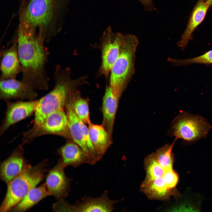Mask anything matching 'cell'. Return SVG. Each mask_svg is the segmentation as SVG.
Listing matches in <instances>:
<instances>
[{
  "mask_svg": "<svg viewBox=\"0 0 212 212\" xmlns=\"http://www.w3.org/2000/svg\"><path fill=\"white\" fill-rule=\"evenodd\" d=\"M208 1L210 4V6L212 5V0H206Z\"/></svg>",
  "mask_w": 212,
  "mask_h": 212,
  "instance_id": "28",
  "label": "cell"
},
{
  "mask_svg": "<svg viewBox=\"0 0 212 212\" xmlns=\"http://www.w3.org/2000/svg\"><path fill=\"white\" fill-rule=\"evenodd\" d=\"M211 126L204 118L198 115L181 112L170 125L168 134L175 139H181L188 142L206 137Z\"/></svg>",
  "mask_w": 212,
  "mask_h": 212,
  "instance_id": "5",
  "label": "cell"
},
{
  "mask_svg": "<svg viewBox=\"0 0 212 212\" xmlns=\"http://www.w3.org/2000/svg\"><path fill=\"white\" fill-rule=\"evenodd\" d=\"M0 80L16 78L22 72L18 55L17 38L9 47L1 49Z\"/></svg>",
  "mask_w": 212,
  "mask_h": 212,
  "instance_id": "14",
  "label": "cell"
},
{
  "mask_svg": "<svg viewBox=\"0 0 212 212\" xmlns=\"http://www.w3.org/2000/svg\"><path fill=\"white\" fill-rule=\"evenodd\" d=\"M141 191L150 199L167 200L173 193L166 185L163 177L145 178L141 186Z\"/></svg>",
  "mask_w": 212,
  "mask_h": 212,
  "instance_id": "19",
  "label": "cell"
},
{
  "mask_svg": "<svg viewBox=\"0 0 212 212\" xmlns=\"http://www.w3.org/2000/svg\"><path fill=\"white\" fill-rule=\"evenodd\" d=\"M6 109L4 117L0 128V135H3L13 124L30 116L35 113L38 100L25 102L19 101L11 102L5 101Z\"/></svg>",
  "mask_w": 212,
  "mask_h": 212,
  "instance_id": "10",
  "label": "cell"
},
{
  "mask_svg": "<svg viewBox=\"0 0 212 212\" xmlns=\"http://www.w3.org/2000/svg\"><path fill=\"white\" fill-rule=\"evenodd\" d=\"M51 0H30L24 15L26 25L34 29L46 25L52 16Z\"/></svg>",
  "mask_w": 212,
  "mask_h": 212,
  "instance_id": "12",
  "label": "cell"
},
{
  "mask_svg": "<svg viewBox=\"0 0 212 212\" xmlns=\"http://www.w3.org/2000/svg\"><path fill=\"white\" fill-rule=\"evenodd\" d=\"M168 61L175 66H185L194 64H212V50H209L200 56L184 59L169 58Z\"/></svg>",
  "mask_w": 212,
  "mask_h": 212,
  "instance_id": "25",
  "label": "cell"
},
{
  "mask_svg": "<svg viewBox=\"0 0 212 212\" xmlns=\"http://www.w3.org/2000/svg\"><path fill=\"white\" fill-rule=\"evenodd\" d=\"M53 135L72 140L69 133L67 114L64 109L48 115L42 123L23 133L22 143H31L35 138L46 135Z\"/></svg>",
  "mask_w": 212,
  "mask_h": 212,
  "instance_id": "6",
  "label": "cell"
},
{
  "mask_svg": "<svg viewBox=\"0 0 212 212\" xmlns=\"http://www.w3.org/2000/svg\"><path fill=\"white\" fill-rule=\"evenodd\" d=\"M48 160L44 159L36 165L28 164L18 175L7 185L0 211H9L18 203L32 189L44 178L48 170Z\"/></svg>",
  "mask_w": 212,
  "mask_h": 212,
  "instance_id": "4",
  "label": "cell"
},
{
  "mask_svg": "<svg viewBox=\"0 0 212 212\" xmlns=\"http://www.w3.org/2000/svg\"><path fill=\"white\" fill-rule=\"evenodd\" d=\"M176 140L171 144L165 145L153 153L158 162L165 170L173 168L174 160L172 150Z\"/></svg>",
  "mask_w": 212,
  "mask_h": 212,
  "instance_id": "23",
  "label": "cell"
},
{
  "mask_svg": "<svg viewBox=\"0 0 212 212\" xmlns=\"http://www.w3.org/2000/svg\"><path fill=\"white\" fill-rule=\"evenodd\" d=\"M124 34L114 33L108 29L104 33L99 44L101 62L97 75H103L107 80L111 69L119 54L120 45Z\"/></svg>",
  "mask_w": 212,
  "mask_h": 212,
  "instance_id": "8",
  "label": "cell"
},
{
  "mask_svg": "<svg viewBox=\"0 0 212 212\" xmlns=\"http://www.w3.org/2000/svg\"><path fill=\"white\" fill-rule=\"evenodd\" d=\"M138 43L134 34H124L119 55L111 69L109 85L112 93L119 100L134 73Z\"/></svg>",
  "mask_w": 212,
  "mask_h": 212,
  "instance_id": "3",
  "label": "cell"
},
{
  "mask_svg": "<svg viewBox=\"0 0 212 212\" xmlns=\"http://www.w3.org/2000/svg\"><path fill=\"white\" fill-rule=\"evenodd\" d=\"M143 5L146 11H152L156 10L152 0H138Z\"/></svg>",
  "mask_w": 212,
  "mask_h": 212,
  "instance_id": "27",
  "label": "cell"
},
{
  "mask_svg": "<svg viewBox=\"0 0 212 212\" xmlns=\"http://www.w3.org/2000/svg\"><path fill=\"white\" fill-rule=\"evenodd\" d=\"M53 78V88L38 100L34 113V125L42 123L50 114L64 109L72 91L87 82V77L85 76L72 79L70 69L69 67L63 68L59 64L55 66Z\"/></svg>",
  "mask_w": 212,
  "mask_h": 212,
  "instance_id": "2",
  "label": "cell"
},
{
  "mask_svg": "<svg viewBox=\"0 0 212 212\" xmlns=\"http://www.w3.org/2000/svg\"><path fill=\"white\" fill-rule=\"evenodd\" d=\"M168 188L173 191L178 181V176L173 168L165 170L163 177Z\"/></svg>",
  "mask_w": 212,
  "mask_h": 212,
  "instance_id": "26",
  "label": "cell"
},
{
  "mask_svg": "<svg viewBox=\"0 0 212 212\" xmlns=\"http://www.w3.org/2000/svg\"><path fill=\"white\" fill-rule=\"evenodd\" d=\"M0 82V98L4 101L11 99L36 100L38 94L31 86L16 78L1 80Z\"/></svg>",
  "mask_w": 212,
  "mask_h": 212,
  "instance_id": "11",
  "label": "cell"
},
{
  "mask_svg": "<svg viewBox=\"0 0 212 212\" xmlns=\"http://www.w3.org/2000/svg\"><path fill=\"white\" fill-rule=\"evenodd\" d=\"M23 145L19 144L11 155L1 163L0 178L6 184L20 173L28 164L24 157Z\"/></svg>",
  "mask_w": 212,
  "mask_h": 212,
  "instance_id": "13",
  "label": "cell"
},
{
  "mask_svg": "<svg viewBox=\"0 0 212 212\" xmlns=\"http://www.w3.org/2000/svg\"><path fill=\"white\" fill-rule=\"evenodd\" d=\"M50 196L45 183L31 190L23 198L9 211L23 212L27 211L45 198Z\"/></svg>",
  "mask_w": 212,
  "mask_h": 212,
  "instance_id": "21",
  "label": "cell"
},
{
  "mask_svg": "<svg viewBox=\"0 0 212 212\" xmlns=\"http://www.w3.org/2000/svg\"><path fill=\"white\" fill-rule=\"evenodd\" d=\"M18 55L22 68L21 80L35 90H47L49 78L46 65L49 52L35 36L34 29L21 26L17 34Z\"/></svg>",
  "mask_w": 212,
  "mask_h": 212,
  "instance_id": "1",
  "label": "cell"
},
{
  "mask_svg": "<svg viewBox=\"0 0 212 212\" xmlns=\"http://www.w3.org/2000/svg\"><path fill=\"white\" fill-rule=\"evenodd\" d=\"M69 129L72 140L85 153L88 157L90 165H94L101 160L102 156L94 148L90 140L88 127L71 109L65 107Z\"/></svg>",
  "mask_w": 212,
  "mask_h": 212,
  "instance_id": "7",
  "label": "cell"
},
{
  "mask_svg": "<svg viewBox=\"0 0 212 212\" xmlns=\"http://www.w3.org/2000/svg\"><path fill=\"white\" fill-rule=\"evenodd\" d=\"M210 6L209 2L206 0H198L192 11L186 28L177 44L181 49L186 47L191 39L192 33L204 19Z\"/></svg>",
  "mask_w": 212,
  "mask_h": 212,
  "instance_id": "16",
  "label": "cell"
},
{
  "mask_svg": "<svg viewBox=\"0 0 212 212\" xmlns=\"http://www.w3.org/2000/svg\"><path fill=\"white\" fill-rule=\"evenodd\" d=\"M57 153L66 167H77L85 163L90 164L89 159L84 151L72 140L66 143L57 150Z\"/></svg>",
  "mask_w": 212,
  "mask_h": 212,
  "instance_id": "17",
  "label": "cell"
},
{
  "mask_svg": "<svg viewBox=\"0 0 212 212\" xmlns=\"http://www.w3.org/2000/svg\"><path fill=\"white\" fill-rule=\"evenodd\" d=\"M119 201L110 199L108 192L105 191L99 197L92 198L85 196L81 201H77L74 205H71V212H112L114 209V205Z\"/></svg>",
  "mask_w": 212,
  "mask_h": 212,
  "instance_id": "15",
  "label": "cell"
},
{
  "mask_svg": "<svg viewBox=\"0 0 212 212\" xmlns=\"http://www.w3.org/2000/svg\"><path fill=\"white\" fill-rule=\"evenodd\" d=\"M88 104V99L82 97L80 92L76 89L71 93L66 106L69 107L85 123L88 125L91 122Z\"/></svg>",
  "mask_w": 212,
  "mask_h": 212,
  "instance_id": "22",
  "label": "cell"
},
{
  "mask_svg": "<svg viewBox=\"0 0 212 212\" xmlns=\"http://www.w3.org/2000/svg\"><path fill=\"white\" fill-rule=\"evenodd\" d=\"M66 167L60 158L56 165L48 172L44 183L50 196L59 199L67 197L70 190L72 179L65 174Z\"/></svg>",
  "mask_w": 212,
  "mask_h": 212,
  "instance_id": "9",
  "label": "cell"
},
{
  "mask_svg": "<svg viewBox=\"0 0 212 212\" xmlns=\"http://www.w3.org/2000/svg\"><path fill=\"white\" fill-rule=\"evenodd\" d=\"M119 100L112 93L109 85H107L102 100V125L105 129L111 140Z\"/></svg>",
  "mask_w": 212,
  "mask_h": 212,
  "instance_id": "18",
  "label": "cell"
},
{
  "mask_svg": "<svg viewBox=\"0 0 212 212\" xmlns=\"http://www.w3.org/2000/svg\"><path fill=\"white\" fill-rule=\"evenodd\" d=\"M146 173L145 178L152 179L163 177L165 170L159 163L154 154L148 155L144 161Z\"/></svg>",
  "mask_w": 212,
  "mask_h": 212,
  "instance_id": "24",
  "label": "cell"
},
{
  "mask_svg": "<svg viewBox=\"0 0 212 212\" xmlns=\"http://www.w3.org/2000/svg\"><path fill=\"white\" fill-rule=\"evenodd\" d=\"M89 136L96 150L103 156L112 144V140L103 126L93 124L88 125Z\"/></svg>",
  "mask_w": 212,
  "mask_h": 212,
  "instance_id": "20",
  "label": "cell"
}]
</instances>
